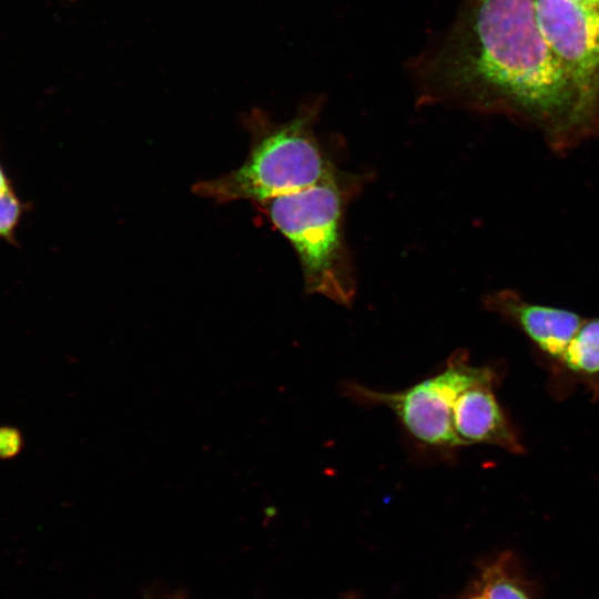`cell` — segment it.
<instances>
[{
    "mask_svg": "<svg viewBox=\"0 0 599 599\" xmlns=\"http://www.w3.org/2000/svg\"><path fill=\"white\" fill-rule=\"evenodd\" d=\"M422 103L499 114L565 154L599 135V106L545 40L535 0H464L447 32L412 62Z\"/></svg>",
    "mask_w": 599,
    "mask_h": 599,
    "instance_id": "6da1fadb",
    "label": "cell"
},
{
    "mask_svg": "<svg viewBox=\"0 0 599 599\" xmlns=\"http://www.w3.org/2000/svg\"><path fill=\"white\" fill-rule=\"evenodd\" d=\"M322 105V97L313 98L285 122H275L253 110L245 116L251 148L243 164L196 183L193 192L220 203H265L339 175L315 131Z\"/></svg>",
    "mask_w": 599,
    "mask_h": 599,
    "instance_id": "7a4b0ae2",
    "label": "cell"
},
{
    "mask_svg": "<svg viewBox=\"0 0 599 599\" xmlns=\"http://www.w3.org/2000/svg\"><path fill=\"white\" fill-rule=\"evenodd\" d=\"M347 195L339 174L264 204L297 254L306 292L348 307L356 281L344 236Z\"/></svg>",
    "mask_w": 599,
    "mask_h": 599,
    "instance_id": "3957f363",
    "label": "cell"
},
{
    "mask_svg": "<svg viewBox=\"0 0 599 599\" xmlns=\"http://www.w3.org/2000/svg\"><path fill=\"white\" fill-rule=\"evenodd\" d=\"M499 380L497 369L471 365L466 352L457 351L439 372L403 390L382 392L355 382L343 383L341 390L363 407L390 409L415 444L447 451L460 447L453 428L459 394L473 385Z\"/></svg>",
    "mask_w": 599,
    "mask_h": 599,
    "instance_id": "277c9868",
    "label": "cell"
},
{
    "mask_svg": "<svg viewBox=\"0 0 599 599\" xmlns=\"http://www.w3.org/2000/svg\"><path fill=\"white\" fill-rule=\"evenodd\" d=\"M535 9L548 45L599 106V14L571 0H535Z\"/></svg>",
    "mask_w": 599,
    "mask_h": 599,
    "instance_id": "5b68a950",
    "label": "cell"
},
{
    "mask_svg": "<svg viewBox=\"0 0 599 599\" xmlns=\"http://www.w3.org/2000/svg\"><path fill=\"white\" fill-rule=\"evenodd\" d=\"M484 305L517 327L548 365L560 358L586 318L565 307L529 301L510 288L486 295Z\"/></svg>",
    "mask_w": 599,
    "mask_h": 599,
    "instance_id": "8992f818",
    "label": "cell"
},
{
    "mask_svg": "<svg viewBox=\"0 0 599 599\" xmlns=\"http://www.w3.org/2000/svg\"><path fill=\"white\" fill-rule=\"evenodd\" d=\"M495 386L480 383L459 394L453 410L455 436L460 447L487 444L520 454L522 444L494 393Z\"/></svg>",
    "mask_w": 599,
    "mask_h": 599,
    "instance_id": "52a82bcc",
    "label": "cell"
},
{
    "mask_svg": "<svg viewBox=\"0 0 599 599\" xmlns=\"http://www.w3.org/2000/svg\"><path fill=\"white\" fill-rule=\"evenodd\" d=\"M550 369L554 396L562 398L576 386L599 396V317L585 318L568 347Z\"/></svg>",
    "mask_w": 599,
    "mask_h": 599,
    "instance_id": "ba28073f",
    "label": "cell"
},
{
    "mask_svg": "<svg viewBox=\"0 0 599 599\" xmlns=\"http://www.w3.org/2000/svg\"><path fill=\"white\" fill-rule=\"evenodd\" d=\"M480 588L488 599H531L509 551L499 554L481 567Z\"/></svg>",
    "mask_w": 599,
    "mask_h": 599,
    "instance_id": "9c48e42d",
    "label": "cell"
},
{
    "mask_svg": "<svg viewBox=\"0 0 599 599\" xmlns=\"http://www.w3.org/2000/svg\"><path fill=\"white\" fill-rule=\"evenodd\" d=\"M31 203L23 202L13 187L0 193V240L19 247L17 229Z\"/></svg>",
    "mask_w": 599,
    "mask_h": 599,
    "instance_id": "30bf717a",
    "label": "cell"
},
{
    "mask_svg": "<svg viewBox=\"0 0 599 599\" xmlns=\"http://www.w3.org/2000/svg\"><path fill=\"white\" fill-rule=\"evenodd\" d=\"M23 438L21 433L10 426H0V459H11L22 449Z\"/></svg>",
    "mask_w": 599,
    "mask_h": 599,
    "instance_id": "8fae6325",
    "label": "cell"
},
{
    "mask_svg": "<svg viewBox=\"0 0 599 599\" xmlns=\"http://www.w3.org/2000/svg\"><path fill=\"white\" fill-rule=\"evenodd\" d=\"M0 151H1V139H0ZM10 187H13L12 182L7 174L4 166L1 162V158H0V193Z\"/></svg>",
    "mask_w": 599,
    "mask_h": 599,
    "instance_id": "7c38bea8",
    "label": "cell"
},
{
    "mask_svg": "<svg viewBox=\"0 0 599 599\" xmlns=\"http://www.w3.org/2000/svg\"><path fill=\"white\" fill-rule=\"evenodd\" d=\"M581 8L599 14V0H571Z\"/></svg>",
    "mask_w": 599,
    "mask_h": 599,
    "instance_id": "4fadbf2b",
    "label": "cell"
},
{
    "mask_svg": "<svg viewBox=\"0 0 599 599\" xmlns=\"http://www.w3.org/2000/svg\"><path fill=\"white\" fill-rule=\"evenodd\" d=\"M468 599H488L483 592L474 595L469 597Z\"/></svg>",
    "mask_w": 599,
    "mask_h": 599,
    "instance_id": "5bb4252c",
    "label": "cell"
},
{
    "mask_svg": "<svg viewBox=\"0 0 599 599\" xmlns=\"http://www.w3.org/2000/svg\"><path fill=\"white\" fill-rule=\"evenodd\" d=\"M69 1H73V0H69Z\"/></svg>",
    "mask_w": 599,
    "mask_h": 599,
    "instance_id": "9a60e30c",
    "label": "cell"
}]
</instances>
